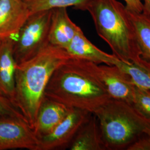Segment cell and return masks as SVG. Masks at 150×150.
<instances>
[{"mask_svg": "<svg viewBox=\"0 0 150 150\" xmlns=\"http://www.w3.org/2000/svg\"><path fill=\"white\" fill-rule=\"evenodd\" d=\"M5 115H15L23 117L12 102L0 92V116Z\"/></svg>", "mask_w": 150, "mask_h": 150, "instance_id": "d6986e66", "label": "cell"}, {"mask_svg": "<svg viewBox=\"0 0 150 150\" xmlns=\"http://www.w3.org/2000/svg\"><path fill=\"white\" fill-rule=\"evenodd\" d=\"M142 13L150 17V0H144Z\"/></svg>", "mask_w": 150, "mask_h": 150, "instance_id": "7402d4cb", "label": "cell"}, {"mask_svg": "<svg viewBox=\"0 0 150 150\" xmlns=\"http://www.w3.org/2000/svg\"><path fill=\"white\" fill-rule=\"evenodd\" d=\"M127 150H150V136L144 135L135 141Z\"/></svg>", "mask_w": 150, "mask_h": 150, "instance_id": "ffe728a7", "label": "cell"}, {"mask_svg": "<svg viewBox=\"0 0 150 150\" xmlns=\"http://www.w3.org/2000/svg\"><path fill=\"white\" fill-rule=\"evenodd\" d=\"M1 40H0V43H1Z\"/></svg>", "mask_w": 150, "mask_h": 150, "instance_id": "603a6c76", "label": "cell"}, {"mask_svg": "<svg viewBox=\"0 0 150 150\" xmlns=\"http://www.w3.org/2000/svg\"><path fill=\"white\" fill-rule=\"evenodd\" d=\"M129 11L136 12H142L143 3L141 0H123Z\"/></svg>", "mask_w": 150, "mask_h": 150, "instance_id": "44dd1931", "label": "cell"}, {"mask_svg": "<svg viewBox=\"0 0 150 150\" xmlns=\"http://www.w3.org/2000/svg\"><path fill=\"white\" fill-rule=\"evenodd\" d=\"M132 105L150 118V91L135 86Z\"/></svg>", "mask_w": 150, "mask_h": 150, "instance_id": "ac0fdd59", "label": "cell"}, {"mask_svg": "<svg viewBox=\"0 0 150 150\" xmlns=\"http://www.w3.org/2000/svg\"><path fill=\"white\" fill-rule=\"evenodd\" d=\"M66 50L72 58L96 64L116 65L121 61L113 54H107L97 47L87 39L81 28Z\"/></svg>", "mask_w": 150, "mask_h": 150, "instance_id": "30bf717a", "label": "cell"}, {"mask_svg": "<svg viewBox=\"0 0 150 150\" xmlns=\"http://www.w3.org/2000/svg\"><path fill=\"white\" fill-rule=\"evenodd\" d=\"M94 114L105 150H127L141 136H150V118L127 102L111 98Z\"/></svg>", "mask_w": 150, "mask_h": 150, "instance_id": "277c9868", "label": "cell"}, {"mask_svg": "<svg viewBox=\"0 0 150 150\" xmlns=\"http://www.w3.org/2000/svg\"><path fill=\"white\" fill-rule=\"evenodd\" d=\"M128 11L140 56L150 64V17L142 12Z\"/></svg>", "mask_w": 150, "mask_h": 150, "instance_id": "9a60e30c", "label": "cell"}, {"mask_svg": "<svg viewBox=\"0 0 150 150\" xmlns=\"http://www.w3.org/2000/svg\"><path fill=\"white\" fill-rule=\"evenodd\" d=\"M40 139L25 119L15 115L0 116V150H38Z\"/></svg>", "mask_w": 150, "mask_h": 150, "instance_id": "8992f818", "label": "cell"}, {"mask_svg": "<svg viewBox=\"0 0 150 150\" xmlns=\"http://www.w3.org/2000/svg\"><path fill=\"white\" fill-rule=\"evenodd\" d=\"M71 57L66 50L49 44L32 59L16 64L13 104L33 129L51 76Z\"/></svg>", "mask_w": 150, "mask_h": 150, "instance_id": "7a4b0ae2", "label": "cell"}, {"mask_svg": "<svg viewBox=\"0 0 150 150\" xmlns=\"http://www.w3.org/2000/svg\"><path fill=\"white\" fill-rule=\"evenodd\" d=\"M68 148L71 150H105L98 120L92 113L81 126Z\"/></svg>", "mask_w": 150, "mask_h": 150, "instance_id": "5bb4252c", "label": "cell"}, {"mask_svg": "<svg viewBox=\"0 0 150 150\" xmlns=\"http://www.w3.org/2000/svg\"><path fill=\"white\" fill-rule=\"evenodd\" d=\"M85 11L90 13L97 34L113 55L125 63L141 58L126 6L117 0H91Z\"/></svg>", "mask_w": 150, "mask_h": 150, "instance_id": "3957f363", "label": "cell"}, {"mask_svg": "<svg viewBox=\"0 0 150 150\" xmlns=\"http://www.w3.org/2000/svg\"><path fill=\"white\" fill-rule=\"evenodd\" d=\"M52 10L32 13L15 38L13 56L16 64L32 59L49 45Z\"/></svg>", "mask_w": 150, "mask_h": 150, "instance_id": "5b68a950", "label": "cell"}, {"mask_svg": "<svg viewBox=\"0 0 150 150\" xmlns=\"http://www.w3.org/2000/svg\"><path fill=\"white\" fill-rule=\"evenodd\" d=\"M80 27L72 21L66 8L52 10L49 31V43L66 50Z\"/></svg>", "mask_w": 150, "mask_h": 150, "instance_id": "8fae6325", "label": "cell"}, {"mask_svg": "<svg viewBox=\"0 0 150 150\" xmlns=\"http://www.w3.org/2000/svg\"><path fill=\"white\" fill-rule=\"evenodd\" d=\"M31 13L40 11L51 10L56 8L73 7L75 9L86 10L91 0H23Z\"/></svg>", "mask_w": 150, "mask_h": 150, "instance_id": "e0dca14e", "label": "cell"}, {"mask_svg": "<svg viewBox=\"0 0 150 150\" xmlns=\"http://www.w3.org/2000/svg\"><path fill=\"white\" fill-rule=\"evenodd\" d=\"M92 113L71 108L64 119L49 134L40 139L38 150H55L68 147L81 126Z\"/></svg>", "mask_w": 150, "mask_h": 150, "instance_id": "52a82bcc", "label": "cell"}, {"mask_svg": "<svg viewBox=\"0 0 150 150\" xmlns=\"http://www.w3.org/2000/svg\"><path fill=\"white\" fill-rule=\"evenodd\" d=\"M31 14L23 0H0V40L15 38Z\"/></svg>", "mask_w": 150, "mask_h": 150, "instance_id": "9c48e42d", "label": "cell"}, {"mask_svg": "<svg viewBox=\"0 0 150 150\" xmlns=\"http://www.w3.org/2000/svg\"><path fill=\"white\" fill-rule=\"evenodd\" d=\"M71 108L44 97L33 131L38 139L50 134L69 112Z\"/></svg>", "mask_w": 150, "mask_h": 150, "instance_id": "7c38bea8", "label": "cell"}, {"mask_svg": "<svg viewBox=\"0 0 150 150\" xmlns=\"http://www.w3.org/2000/svg\"><path fill=\"white\" fill-rule=\"evenodd\" d=\"M131 77L134 85L150 91V64L141 58L131 63L120 61L116 64Z\"/></svg>", "mask_w": 150, "mask_h": 150, "instance_id": "2e32d148", "label": "cell"}, {"mask_svg": "<svg viewBox=\"0 0 150 150\" xmlns=\"http://www.w3.org/2000/svg\"><path fill=\"white\" fill-rule=\"evenodd\" d=\"M45 97L69 108L94 113L111 97L94 69V63L71 57L54 70Z\"/></svg>", "mask_w": 150, "mask_h": 150, "instance_id": "6da1fadb", "label": "cell"}, {"mask_svg": "<svg viewBox=\"0 0 150 150\" xmlns=\"http://www.w3.org/2000/svg\"><path fill=\"white\" fill-rule=\"evenodd\" d=\"M14 41L15 38H7L0 43V92L13 104L17 64L13 51Z\"/></svg>", "mask_w": 150, "mask_h": 150, "instance_id": "4fadbf2b", "label": "cell"}, {"mask_svg": "<svg viewBox=\"0 0 150 150\" xmlns=\"http://www.w3.org/2000/svg\"><path fill=\"white\" fill-rule=\"evenodd\" d=\"M94 69L111 98L132 105L135 85L129 75L117 65L94 63Z\"/></svg>", "mask_w": 150, "mask_h": 150, "instance_id": "ba28073f", "label": "cell"}]
</instances>
